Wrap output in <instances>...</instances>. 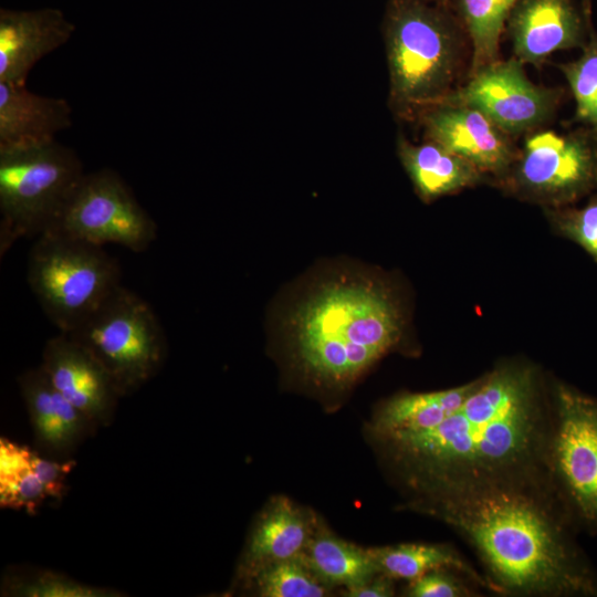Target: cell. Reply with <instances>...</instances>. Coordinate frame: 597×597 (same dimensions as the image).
<instances>
[{
	"mask_svg": "<svg viewBox=\"0 0 597 597\" xmlns=\"http://www.w3.org/2000/svg\"><path fill=\"white\" fill-rule=\"evenodd\" d=\"M515 57L540 64L552 53L583 48L586 21L569 0H520L507 20Z\"/></svg>",
	"mask_w": 597,
	"mask_h": 597,
	"instance_id": "obj_15",
	"label": "cell"
},
{
	"mask_svg": "<svg viewBox=\"0 0 597 597\" xmlns=\"http://www.w3.org/2000/svg\"><path fill=\"white\" fill-rule=\"evenodd\" d=\"M478 383L479 379L444 390L397 395L377 409L370 425L371 433L379 437L436 427L463 404Z\"/></svg>",
	"mask_w": 597,
	"mask_h": 597,
	"instance_id": "obj_21",
	"label": "cell"
},
{
	"mask_svg": "<svg viewBox=\"0 0 597 597\" xmlns=\"http://www.w3.org/2000/svg\"><path fill=\"white\" fill-rule=\"evenodd\" d=\"M74 465V460L50 459L34 448L1 438V507L31 514L49 500L61 501L66 494L67 476Z\"/></svg>",
	"mask_w": 597,
	"mask_h": 597,
	"instance_id": "obj_17",
	"label": "cell"
},
{
	"mask_svg": "<svg viewBox=\"0 0 597 597\" xmlns=\"http://www.w3.org/2000/svg\"><path fill=\"white\" fill-rule=\"evenodd\" d=\"M380 574L392 579L413 580L437 568H449L493 593L484 574L479 573L459 552L446 544L402 543L368 548Z\"/></svg>",
	"mask_w": 597,
	"mask_h": 597,
	"instance_id": "obj_23",
	"label": "cell"
},
{
	"mask_svg": "<svg viewBox=\"0 0 597 597\" xmlns=\"http://www.w3.org/2000/svg\"><path fill=\"white\" fill-rule=\"evenodd\" d=\"M399 157L417 191L425 199L474 185L482 175L471 163L433 140L421 145L401 140Z\"/></svg>",
	"mask_w": 597,
	"mask_h": 597,
	"instance_id": "obj_20",
	"label": "cell"
},
{
	"mask_svg": "<svg viewBox=\"0 0 597 597\" xmlns=\"http://www.w3.org/2000/svg\"><path fill=\"white\" fill-rule=\"evenodd\" d=\"M578 59L559 65L574 96L577 122L597 135V35L590 33Z\"/></svg>",
	"mask_w": 597,
	"mask_h": 597,
	"instance_id": "obj_27",
	"label": "cell"
},
{
	"mask_svg": "<svg viewBox=\"0 0 597 597\" xmlns=\"http://www.w3.org/2000/svg\"><path fill=\"white\" fill-rule=\"evenodd\" d=\"M77 154L56 139L0 148V254L51 230L85 176Z\"/></svg>",
	"mask_w": 597,
	"mask_h": 597,
	"instance_id": "obj_4",
	"label": "cell"
},
{
	"mask_svg": "<svg viewBox=\"0 0 597 597\" xmlns=\"http://www.w3.org/2000/svg\"><path fill=\"white\" fill-rule=\"evenodd\" d=\"M474 549L493 593L595 597L597 573L548 478L413 499Z\"/></svg>",
	"mask_w": 597,
	"mask_h": 597,
	"instance_id": "obj_2",
	"label": "cell"
},
{
	"mask_svg": "<svg viewBox=\"0 0 597 597\" xmlns=\"http://www.w3.org/2000/svg\"><path fill=\"white\" fill-rule=\"evenodd\" d=\"M522 64L516 57L498 60L441 102L473 107L510 136L541 126L555 112L559 92L531 82Z\"/></svg>",
	"mask_w": 597,
	"mask_h": 597,
	"instance_id": "obj_11",
	"label": "cell"
},
{
	"mask_svg": "<svg viewBox=\"0 0 597 597\" xmlns=\"http://www.w3.org/2000/svg\"><path fill=\"white\" fill-rule=\"evenodd\" d=\"M454 30L437 9L398 0L387 20L391 93L409 105L439 103L448 94L458 57Z\"/></svg>",
	"mask_w": 597,
	"mask_h": 597,
	"instance_id": "obj_7",
	"label": "cell"
},
{
	"mask_svg": "<svg viewBox=\"0 0 597 597\" xmlns=\"http://www.w3.org/2000/svg\"><path fill=\"white\" fill-rule=\"evenodd\" d=\"M49 231L100 247L117 244L135 253L147 250L157 238L155 220L109 168L85 174Z\"/></svg>",
	"mask_w": 597,
	"mask_h": 597,
	"instance_id": "obj_9",
	"label": "cell"
},
{
	"mask_svg": "<svg viewBox=\"0 0 597 597\" xmlns=\"http://www.w3.org/2000/svg\"><path fill=\"white\" fill-rule=\"evenodd\" d=\"M345 593L349 597H390L395 595L394 579L378 574L362 586L345 589Z\"/></svg>",
	"mask_w": 597,
	"mask_h": 597,
	"instance_id": "obj_30",
	"label": "cell"
},
{
	"mask_svg": "<svg viewBox=\"0 0 597 597\" xmlns=\"http://www.w3.org/2000/svg\"><path fill=\"white\" fill-rule=\"evenodd\" d=\"M40 365L60 394L97 428L112 423L123 397L107 370L86 348L60 333L46 341Z\"/></svg>",
	"mask_w": 597,
	"mask_h": 597,
	"instance_id": "obj_12",
	"label": "cell"
},
{
	"mask_svg": "<svg viewBox=\"0 0 597 597\" xmlns=\"http://www.w3.org/2000/svg\"><path fill=\"white\" fill-rule=\"evenodd\" d=\"M235 586L262 597H322L328 591L301 556L268 564Z\"/></svg>",
	"mask_w": 597,
	"mask_h": 597,
	"instance_id": "obj_26",
	"label": "cell"
},
{
	"mask_svg": "<svg viewBox=\"0 0 597 597\" xmlns=\"http://www.w3.org/2000/svg\"><path fill=\"white\" fill-rule=\"evenodd\" d=\"M0 595L6 597H122L123 591L80 582L52 569L13 565L4 569Z\"/></svg>",
	"mask_w": 597,
	"mask_h": 597,
	"instance_id": "obj_24",
	"label": "cell"
},
{
	"mask_svg": "<svg viewBox=\"0 0 597 597\" xmlns=\"http://www.w3.org/2000/svg\"><path fill=\"white\" fill-rule=\"evenodd\" d=\"M546 473L576 528L597 535V399L562 383L552 394Z\"/></svg>",
	"mask_w": 597,
	"mask_h": 597,
	"instance_id": "obj_8",
	"label": "cell"
},
{
	"mask_svg": "<svg viewBox=\"0 0 597 597\" xmlns=\"http://www.w3.org/2000/svg\"><path fill=\"white\" fill-rule=\"evenodd\" d=\"M556 222L563 234L597 262V195L582 208L561 211Z\"/></svg>",
	"mask_w": 597,
	"mask_h": 597,
	"instance_id": "obj_28",
	"label": "cell"
},
{
	"mask_svg": "<svg viewBox=\"0 0 597 597\" xmlns=\"http://www.w3.org/2000/svg\"><path fill=\"white\" fill-rule=\"evenodd\" d=\"M551 402L536 371L503 365L436 427L376 437L413 499L547 478ZM412 499V500H413Z\"/></svg>",
	"mask_w": 597,
	"mask_h": 597,
	"instance_id": "obj_1",
	"label": "cell"
},
{
	"mask_svg": "<svg viewBox=\"0 0 597 597\" xmlns=\"http://www.w3.org/2000/svg\"><path fill=\"white\" fill-rule=\"evenodd\" d=\"M458 572L437 568L410 582L406 590L409 597H467L475 595Z\"/></svg>",
	"mask_w": 597,
	"mask_h": 597,
	"instance_id": "obj_29",
	"label": "cell"
},
{
	"mask_svg": "<svg viewBox=\"0 0 597 597\" xmlns=\"http://www.w3.org/2000/svg\"><path fill=\"white\" fill-rule=\"evenodd\" d=\"M71 126L66 100L35 94L25 84L0 82V148L52 142Z\"/></svg>",
	"mask_w": 597,
	"mask_h": 597,
	"instance_id": "obj_19",
	"label": "cell"
},
{
	"mask_svg": "<svg viewBox=\"0 0 597 597\" xmlns=\"http://www.w3.org/2000/svg\"><path fill=\"white\" fill-rule=\"evenodd\" d=\"M32 429L33 448L59 460H73L77 448L98 429L53 386L41 365L17 379Z\"/></svg>",
	"mask_w": 597,
	"mask_h": 597,
	"instance_id": "obj_13",
	"label": "cell"
},
{
	"mask_svg": "<svg viewBox=\"0 0 597 597\" xmlns=\"http://www.w3.org/2000/svg\"><path fill=\"white\" fill-rule=\"evenodd\" d=\"M519 1L458 0L459 13L473 48L472 74L498 61L501 33Z\"/></svg>",
	"mask_w": 597,
	"mask_h": 597,
	"instance_id": "obj_25",
	"label": "cell"
},
{
	"mask_svg": "<svg viewBox=\"0 0 597 597\" xmlns=\"http://www.w3.org/2000/svg\"><path fill=\"white\" fill-rule=\"evenodd\" d=\"M425 125L431 140L464 158L482 174H504L517 158L510 135L473 107L440 102L427 113Z\"/></svg>",
	"mask_w": 597,
	"mask_h": 597,
	"instance_id": "obj_14",
	"label": "cell"
},
{
	"mask_svg": "<svg viewBox=\"0 0 597 597\" xmlns=\"http://www.w3.org/2000/svg\"><path fill=\"white\" fill-rule=\"evenodd\" d=\"M118 261L104 247L55 231L30 250L27 281L46 317L60 333L82 324L122 285Z\"/></svg>",
	"mask_w": 597,
	"mask_h": 597,
	"instance_id": "obj_5",
	"label": "cell"
},
{
	"mask_svg": "<svg viewBox=\"0 0 597 597\" xmlns=\"http://www.w3.org/2000/svg\"><path fill=\"white\" fill-rule=\"evenodd\" d=\"M301 558L328 587L355 588L380 574L368 548L342 540L324 527H316Z\"/></svg>",
	"mask_w": 597,
	"mask_h": 597,
	"instance_id": "obj_22",
	"label": "cell"
},
{
	"mask_svg": "<svg viewBox=\"0 0 597 597\" xmlns=\"http://www.w3.org/2000/svg\"><path fill=\"white\" fill-rule=\"evenodd\" d=\"M75 25L59 9L0 10V82L25 84L45 55L64 45Z\"/></svg>",
	"mask_w": 597,
	"mask_h": 597,
	"instance_id": "obj_16",
	"label": "cell"
},
{
	"mask_svg": "<svg viewBox=\"0 0 597 597\" xmlns=\"http://www.w3.org/2000/svg\"><path fill=\"white\" fill-rule=\"evenodd\" d=\"M289 325L293 358L303 375L324 387L344 388L397 344L402 323L383 284L338 276L310 292Z\"/></svg>",
	"mask_w": 597,
	"mask_h": 597,
	"instance_id": "obj_3",
	"label": "cell"
},
{
	"mask_svg": "<svg viewBox=\"0 0 597 597\" xmlns=\"http://www.w3.org/2000/svg\"><path fill=\"white\" fill-rule=\"evenodd\" d=\"M66 335L102 364L122 397L153 379L167 356L166 335L153 307L123 285Z\"/></svg>",
	"mask_w": 597,
	"mask_h": 597,
	"instance_id": "obj_6",
	"label": "cell"
},
{
	"mask_svg": "<svg viewBox=\"0 0 597 597\" xmlns=\"http://www.w3.org/2000/svg\"><path fill=\"white\" fill-rule=\"evenodd\" d=\"M316 527L315 519L289 498H274L253 524L235 583L268 564L301 556Z\"/></svg>",
	"mask_w": 597,
	"mask_h": 597,
	"instance_id": "obj_18",
	"label": "cell"
},
{
	"mask_svg": "<svg viewBox=\"0 0 597 597\" xmlns=\"http://www.w3.org/2000/svg\"><path fill=\"white\" fill-rule=\"evenodd\" d=\"M515 163L520 190L555 205L573 202L597 189V135L587 128L536 132Z\"/></svg>",
	"mask_w": 597,
	"mask_h": 597,
	"instance_id": "obj_10",
	"label": "cell"
}]
</instances>
